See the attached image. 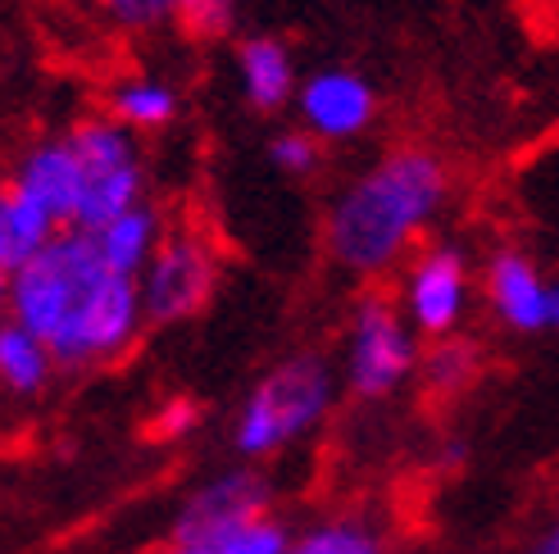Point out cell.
<instances>
[{
    "label": "cell",
    "instance_id": "cell-26",
    "mask_svg": "<svg viewBox=\"0 0 559 554\" xmlns=\"http://www.w3.org/2000/svg\"><path fill=\"white\" fill-rule=\"evenodd\" d=\"M550 327H555V332H559V287H555V291H550Z\"/></svg>",
    "mask_w": 559,
    "mask_h": 554
},
{
    "label": "cell",
    "instance_id": "cell-1",
    "mask_svg": "<svg viewBox=\"0 0 559 554\" xmlns=\"http://www.w3.org/2000/svg\"><path fill=\"white\" fill-rule=\"evenodd\" d=\"M5 310L73 373L123 359L146 327L142 282L109 268L96 237L82 228H64L33 264L5 277Z\"/></svg>",
    "mask_w": 559,
    "mask_h": 554
},
{
    "label": "cell",
    "instance_id": "cell-2",
    "mask_svg": "<svg viewBox=\"0 0 559 554\" xmlns=\"http://www.w3.org/2000/svg\"><path fill=\"white\" fill-rule=\"evenodd\" d=\"M445 164L424 146H401L359 173L328 209L323 241L332 264L355 277L396 268L445 205Z\"/></svg>",
    "mask_w": 559,
    "mask_h": 554
},
{
    "label": "cell",
    "instance_id": "cell-16",
    "mask_svg": "<svg viewBox=\"0 0 559 554\" xmlns=\"http://www.w3.org/2000/svg\"><path fill=\"white\" fill-rule=\"evenodd\" d=\"M109 119L132 132H159L178 119V92L159 77H123L109 92Z\"/></svg>",
    "mask_w": 559,
    "mask_h": 554
},
{
    "label": "cell",
    "instance_id": "cell-8",
    "mask_svg": "<svg viewBox=\"0 0 559 554\" xmlns=\"http://www.w3.org/2000/svg\"><path fill=\"white\" fill-rule=\"evenodd\" d=\"M269 495H273V486L255 473V468H228V473L210 478L205 486H195L182 501V509L174 518V541L214 545L218 537L241 528V522L264 518Z\"/></svg>",
    "mask_w": 559,
    "mask_h": 554
},
{
    "label": "cell",
    "instance_id": "cell-20",
    "mask_svg": "<svg viewBox=\"0 0 559 554\" xmlns=\"http://www.w3.org/2000/svg\"><path fill=\"white\" fill-rule=\"evenodd\" d=\"M174 19L195 41H218L233 27V0H178Z\"/></svg>",
    "mask_w": 559,
    "mask_h": 554
},
{
    "label": "cell",
    "instance_id": "cell-25",
    "mask_svg": "<svg viewBox=\"0 0 559 554\" xmlns=\"http://www.w3.org/2000/svg\"><path fill=\"white\" fill-rule=\"evenodd\" d=\"M164 554H210V545H182V541H174Z\"/></svg>",
    "mask_w": 559,
    "mask_h": 554
},
{
    "label": "cell",
    "instance_id": "cell-22",
    "mask_svg": "<svg viewBox=\"0 0 559 554\" xmlns=\"http://www.w3.org/2000/svg\"><path fill=\"white\" fill-rule=\"evenodd\" d=\"M96 5L109 14V23L128 27V33H146V27H159L164 19H174L178 0H96Z\"/></svg>",
    "mask_w": 559,
    "mask_h": 554
},
{
    "label": "cell",
    "instance_id": "cell-5",
    "mask_svg": "<svg viewBox=\"0 0 559 554\" xmlns=\"http://www.w3.org/2000/svg\"><path fill=\"white\" fill-rule=\"evenodd\" d=\"M414 323L386 291L359 296L350 327H346V386L359 400H382L391 392H401L409 373L418 369Z\"/></svg>",
    "mask_w": 559,
    "mask_h": 554
},
{
    "label": "cell",
    "instance_id": "cell-15",
    "mask_svg": "<svg viewBox=\"0 0 559 554\" xmlns=\"http://www.w3.org/2000/svg\"><path fill=\"white\" fill-rule=\"evenodd\" d=\"M60 369L55 354L41 337H33L27 327H19L14 318H5L0 327V382H5L10 396H37L46 392L50 373Z\"/></svg>",
    "mask_w": 559,
    "mask_h": 554
},
{
    "label": "cell",
    "instance_id": "cell-24",
    "mask_svg": "<svg viewBox=\"0 0 559 554\" xmlns=\"http://www.w3.org/2000/svg\"><path fill=\"white\" fill-rule=\"evenodd\" d=\"M523 554H559V514L550 518V528H546V532H542L533 545H527Z\"/></svg>",
    "mask_w": 559,
    "mask_h": 554
},
{
    "label": "cell",
    "instance_id": "cell-23",
    "mask_svg": "<svg viewBox=\"0 0 559 554\" xmlns=\"http://www.w3.org/2000/svg\"><path fill=\"white\" fill-rule=\"evenodd\" d=\"M195 427H201V405L195 400H169L159 409V419H155V436L159 441H182Z\"/></svg>",
    "mask_w": 559,
    "mask_h": 554
},
{
    "label": "cell",
    "instance_id": "cell-12",
    "mask_svg": "<svg viewBox=\"0 0 559 554\" xmlns=\"http://www.w3.org/2000/svg\"><path fill=\"white\" fill-rule=\"evenodd\" d=\"M60 232L64 228L37 201H27L23 191L5 182V191H0V273L10 277L23 264H33Z\"/></svg>",
    "mask_w": 559,
    "mask_h": 554
},
{
    "label": "cell",
    "instance_id": "cell-9",
    "mask_svg": "<svg viewBox=\"0 0 559 554\" xmlns=\"http://www.w3.org/2000/svg\"><path fill=\"white\" fill-rule=\"evenodd\" d=\"M10 186L23 191L27 201H37L60 228H73L82 205V159L69 142V132L23 146V155L10 169Z\"/></svg>",
    "mask_w": 559,
    "mask_h": 554
},
{
    "label": "cell",
    "instance_id": "cell-13",
    "mask_svg": "<svg viewBox=\"0 0 559 554\" xmlns=\"http://www.w3.org/2000/svg\"><path fill=\"white\" fill-rule=\"evenodd\" d=\"M237 77H241V92L246 100L260 109V115H273L283 109L300 87H296V64L283 41L273 37H250L237 50Z\"/></svg>",
    "mask_w": 559,
    "mask_h": 554
},
{
    "label": "cell",
    "instance_id": "cell-11",
    "mask_svg": "<svg viewBox=\"0 0 559 554\" xmlns=\"http://www.w3.org/2000/svg\"><path fill=\"white\" fill-rule=\"evenodd\" d=\"M550 282L523 251H496L487 264V300L510 332H546L550 327Z\"/></svg>",
    "mask_w": 559,
    "mask_h": 554
},
{
    "label": "cell",
    "instance_id": "cell-14",
    "mask_svg": "<svg viewBox=\"0 0 559 554\" xmlns=\"http://www.w3.org/2000/svg\"><path fill=\"white\" fill-rule=\"evenodd\" d=\"M92 237H96V245H100V255H105L109 268L128 273V277H142L169 232H164V218L142 201V205H132L128 214H119L115 224L92 232Z\"/></svg>",
    "mask_w": 559,
    "mask_h": 554
},
{
    "label": "cell",
    "instance_id": "cell-7",
    "mask_svg": "<svg viewBox=\"0 0 559 554\" xmlns=\"http://www.w3.org/2000/svg\"><path fill=\"white\" fill-rule=\"evenodd\" d=\"M468 304V260L455 245H428L405 268L401 282V310L424 337H455Z\"/></svg>",
    "mask_w": 559,
    "mask_h": 554
},
{
    "label": "cell",
    "instance_id": "cell-17",
    "mask_svg": "<svg viewBox=\"0 0 559 554\" xmlns=\"http://www.w3.org/2000/svg\"><path fill=\"white\" fill-rule=\"evenodd\" d=\"M418 373H424V386L432 396H455L478 377V350L460 337H437L418 359Z\"/></svg>",
    "mask_w": 559,
    "mask_h": 554
},
{
    "label": "cell",
    "instance_id": "cell-4",
    "mask_svg": "<svg viewBox=\"0 0 559 554\" xmlns=\"http://www.w3.org/2000/svg\"><path fill=\"white\" fill-rule=\"evenodd\" d=\"M69 142L82 159V205L73 228L100 232L132 205H142L146 173L132 128H123L119 119H82L69 128Z\"/></svg>",
    "mask_w": 559,
    "mask_h": 554
},
{
    "label": "cell",
    "instance_id": "cell-21",
    "mask_svg": "<svg viewBox=\"0 0 559 554\" xmlns=\"http://www.w3.org/2000/svg\"><path fill=\"white\" fill-rule=\"evenodd\" d=\"M269 159L273 169H283L292 178H305L319 169V136L310 128H292V132H277L269 142Z\"/></svg>",
    "mask_w": 559,
    "mask_h": 554
},
{
    "label": "cell",
    "instance_id": "cell-3",
    "mask_svg": "<svg viewBox=\"0 0 559 554\" xmlns=\"http://www.w3.org/2000/svg\"><path fill=\"white\" fill-rule=\"evenodd\" d=\"M337 396V373L323 354H292L273 364L255 386L246 392L237 423H233V446L241 459H264L287 450L292 441L310 436Z\"/></svg>",
    "mask_w": 559,
    "mask_h": 554
},
{
    "label": "cell",
    "instance_id": "cell-27",
    "mask_svg": "<svg viewBox=\"0 0 559 554\" xmlns=\"http://www.w3.org/2000/svg\"><path fill=\"white\" fill-rule=\"evenodd\" d=\"M287 554H296V545H292V550H287Z\"/></svg>",
    "mask_w": 559,
    "mask_h": 554
},
{
    "label": "cell",
    "instance_id": "cell-6",
    "mask_svg": "<svg viewBox=\"0 0 559 554\" xmlns=\"http://www.w3.org/2000/svg\"><path fill=\"white\" fill-rule=\"evenodd\" d=\"M136 282H142V304L151 327L187 323L210 304L218 287V260L201 232H169Z\"/></svg>",
    "mask_w": 559,
    "mask_h": 554
},
{
    "label": "cell",
    "instance_id": "cell-19",
    "mask_svg": "<svg viewBox=\"0 0 559 554\" xmlns=\"http://www.w3.org/2000/svg\"><path fill=\"white\" fill-rule=\"evenodd\" d=\"M292 545H296L292 532L273 514H264V518H250L241 528H233L228 537H218L210 554H287Z\"/></svg>",
    "mask_w": 559,
    "mask_h": 554
},
{
    "label": "cell",
    "instance_id": "cell-10",
    "mask_svg": "<svg viewBox=\"0 0 559 554\" xmlns=\"http://www.w3.org/2000/svg\"><path fill=\"white\" fill-rule=\"evenodd\" d=\"M296 109L319 142H346L373 123V87L359 73L323 69L305 77V87L296 92Z\"/></svg>",
    "mask_w": 559,
    "mask_h": 554
},
{
    "label": "cell",
    "instance_id": "cell-18",
    "mask_svg": "<svg viewBox=\"0 0 559 554\" xmlns=\"http://www.w3.org/2000/svg\"><path fill=\"white\" fill-rule=\"evenodd\" d=\"M296 554H382V541L365 522L332 518V522L310 528L305 537H296Z\"/></svg>",
    "mask_w": 559,
    "mask_h": 554
}]
</instances>
